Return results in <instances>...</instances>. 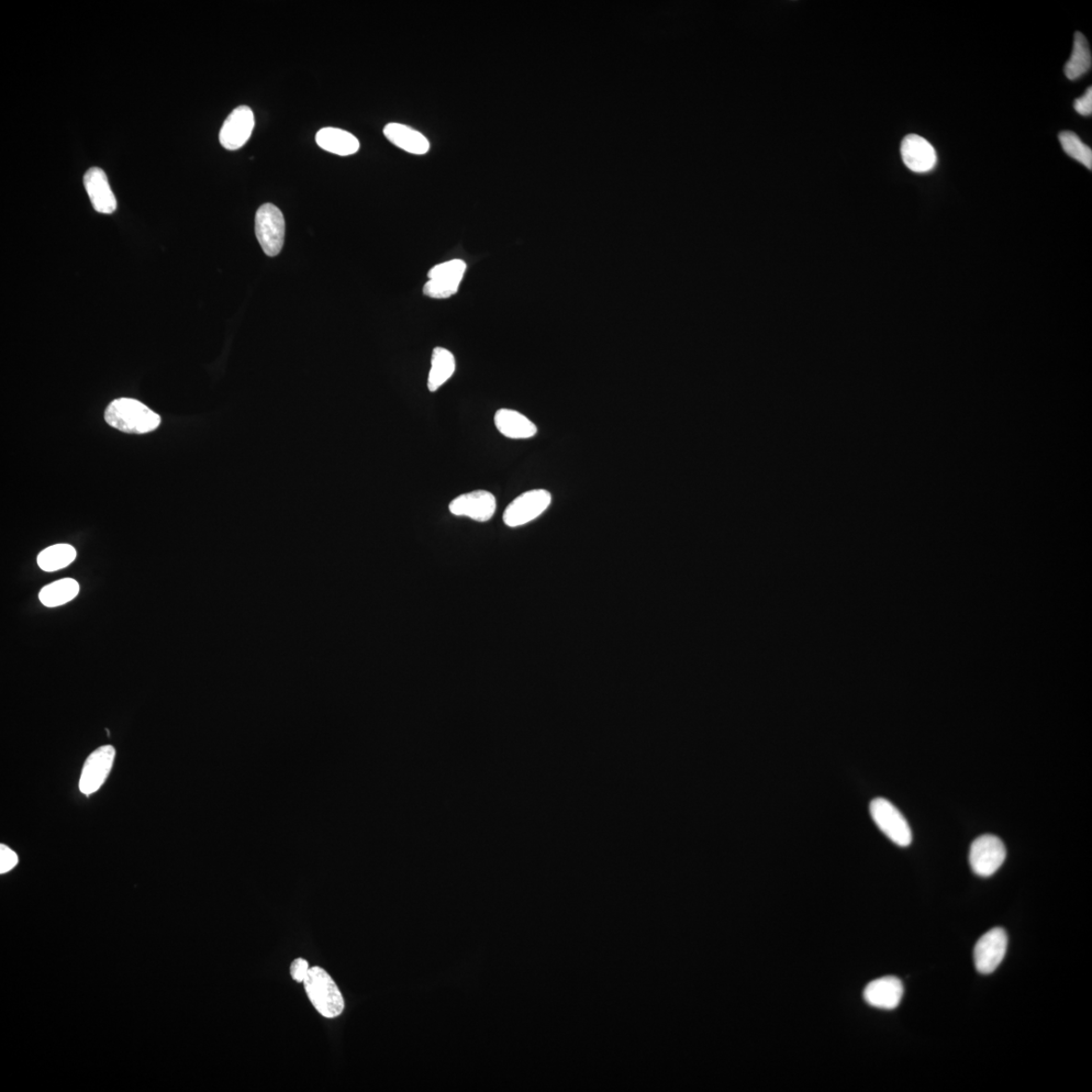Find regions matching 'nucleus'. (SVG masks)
<instances>
[{"label":"nucleus","mask_w":1092,"mask_h":1092,"mask_svg":"<svg viewBox=\"0 0 1092 1092\" xmlns=\"http://www.w3.org/2000/svg\"><path fill=\"white\" fill-rule=\"evenodd\" d=\"M105 420L110 427L129 434H146L158 429L161 417L140 400L120 398L106 409Z\"/></svg>","instance_id":"nucleus-1"},{"label":"nucleus","mask_w":1092,"mask_h":1092,"mask_svg":"<svg viewBox=\"0 0 1092 1092\" xmlns=\"http://www.w3.org/2000/svg\"><path fill=\"white\" fill-rule=\"evenodd\" d=\"M306 993L321 1016L337 1018L344 1010V998L337 984L324 969L315 966L309 969L304 980Z\"/></svg>","instance_id":"nucleus-2"},{"label":"nucleus","mask_w":1092,"mask_h":1092,"mask_svg":"<svg viewBox=\"0 0 1092 1092\" xmlns=\"http://www.w3.org/2000/svg\"><path fill=\"white\" fill-rule=\"evenodd\" d=\"M255 233L266 255L274 258L283 249L286 222L280 209L273 204L261 206L255 217Z\"/></svg>","instance_id":"nucleus-3"},{"label":"nucleus","mask_w":1092,"mask_h":1092,"mask_svg":"<svg viewBox=\"0 0 1092 1092\" xmlns=\"http://www.w3.org/2000/svg\"><path fill=\"white\" fill-rule=\"evenodd\" d=\"M870 815L876 826L895 844L906 848L912 842V832L907 819L885 798H875L870 804Z\"/></svg>","instance_id":"nucleus-4"},{"label":"nucleus","mask_w":1092,"mask_h":1092,"mask_svg":"<svg viewBox=\"0 0 1092 1092\" xmlns=\"http://www.w3.org/2000/svg\"><path fill=\"white\" fill-rule=\"evenodd\" d=\"M1007 857L1004 842L997 835H980L971 844L969 862L973 872L980 877H990L997 872Z\"/></svg>","instance_id":"nucleus-5"},{"label":"nucleus","mask_w":1092,"mask_h":1092,"mask_svg":"<svg viewBox=\"0 0 1092 1092\" xmlns=\"http://www.w3.org/2000/svg\"><path fill=\"white\" fill-rule=\"evenodd\" d=\"M552 504V494L546 489H531L508 505L503 520L509 527H518L540 517Z\"/></svg>","instance_id":"nucleus-6"},{"label":"nucleus","mask_w":1092,"mask_h":1092,"mask_svg":"<svg viewBox=\"0 0 1092 1092\" xmlns=\"http://www.w3.org/2000/svg\"><path fill=\"white\" fill-rule=\"evenodd\" d=\"M466 264L463 260H453L434 266L428 273L429 281L423 293L432 298H448L459 291Z\"/></svg>","instance_id":"nucleus-7"},{"label":"nucleus","mask_w":1092,"mask_h":1092,"mask_svg":"<svg viewBox=\"0 0 1092 1092\" xmlns=\"http://www.w3.org/2000/svg\"><path fill=\"white\" fill-rule=\"evenodd\" d=\"M116 750L113 745H103L88 756L81 776L80 789L86 796L104 785L113 768Z\"/></svg>","instance_id":"nucleus-8"},{"label":"nucleus","mask_w":1092,"mask_h":1092,"mask_svg":"<svg viewBox=\"0 0 1092 1092\" xmlns=\"http://www.w3.org/2000/svg\"><path fill=\"white\" fill-rule=\"evenodd\" d=\"M1008 934L1004 929L995 928L980 938L974 948L977 971L990 974L997 971L1007 954Z\"/></svg>","instance_id":"nucleus-9"},{"label":"nucleus","mask_w":1092,"mask_h":1092,"mask_svg":"<svg viewBox=\"0 0 1092 1092\" xmlns=\"http://www.w3.org/2000/svg\"><path fill=\"white\" fill-rule=\"evenodd\" d=\"M255 126L252 109L247 106H240L234 109L222 124L219 140L222 147L227 150H238L251 137Z\"/></svg>","instance_id":"nucleus-10"},{"label":"nucleus","mask_w":1092,"mask_h":1092,"mask_svg":"<svg viewBox=\"0 0 1092 1092\" xmlns=\"http://www.w3.org/2000/svg\"><path fill=\"white\" fill-rule=\"evenodd\" d=\"M497 501L492 493L478 489L455 498L450 504L451 514L469 517L477 522H487L495 514Z\"/></svg>","instance_id":"nucleus-11"},{"label":"nucleus","mask_w":1092,"mask_h":1092,"mask_svg":"<svg viewBox=\"0 0 1092 1092\" xmlns=\"http://www.w3.org/2000/svg\"><path fill=\"white\" fill-rule=\"evenodd\" d=\"M901 156L908 169L917 173H926L937 164V153L926 139L910 133L901 143Z\"/></svg>","instance_id":"nucleus-12"},{"label":"nucleus","mask_w":1092,"mask_h":1092,"mask_svg":"<svg viewBox=\"0 0 1092 1092\" xmlns=\"http://www.w3.org/2000/svg\"><path fill=\"white\" fill-rule=\"evenodd\" d=\"M83 184L89 199L97 213L110 215L117 210V198L111 191L106 172L99 167H92L83 177Z\"/></svg>","instance_id":"nucleus-13"},{"label":"nucleus","mask_w":1092,"mask_h":1092,"mask_svg":"<svg viewBox=\"0 0 1092 1092\" xmlns=\"http://www.w3.org/2000/svg\"><path fill=\"white\" fill-rule=\"evenodd\" d=\"M904 997V985L895 976L873 980L864 990L867 1004L882 1009H896Z\"/></svg>","instance_id":"nucleus-14"},{"label":"nucleus","mask_w":1092,"mask_h":1092,"mask_svg":"<svg viewBox=\"0 0 1092 1092\" xmlns=\"http://www.w3.org/2000/svg\"><path fill=\"white\" fill-rule=\"evenodd\" d=\"M495 425L501 434L511 439H528L536 437L538 433L537 425L515 410H498L495 414Z\"/></svg>","instance_id":"nucleus-15"},{"label":"nucleus","mask_w":1092,"mask_h":1092,"mask_svg":"<svg viewBox=\"0 0 1092 1092\" xmlns=\"http://www.w3.org/2000/svg\"><path fill=\"white\" fill-rule=\"evenodd\" d=\"M384 133L389 142L408 153L423 155L430 149V143L426 137L406 125L391 122L385 127Z\"/></svg>","instance_id":"nucleus-16"},{"label":"nucleus","mask_w":1092,"mask_h":1092,"mask_svg":"<svg viewBox=\"0 0 1092 1092\" xmlns=\"http://www.w3.org/2000/svg\"><path fill=\"white\" fill-rule=\"evenodd\" d=\"M318 146L339 156H349L360 150L358 138L351 133L337 128L321 129L316 135Z\"/></svg>","instance_id":"nucleus-17"},{"label":"nucleus","mask_w":1092,"mask_h":1092,"mask_svg":"<svg viewBox=\"0 0 1092 1092\" xmlns=\"http://www.w3.org/2000/svg\"><path fill=\"white\" fill-rule=\"evenodd\" d=\"M78 594L80 584L73 578H66L44 586L40 590L39 599L44 606L53 608L69 603Z\"/></svg>","instance_id":"nucleus-18"},{"label":"nucleus","mask_w":1092,"mask_h":1092,"mask_svg":"<svg viewBox=\"0 0 1092 1092\" xmlns=\"http://www.w3.org/2000/svg\"><path fill=\"white\" fill-rule=\"evenodd\" d=\"M454 371V355L443 348L434 349L431 359V370L428 376L429 391L437 392L442 385L450 380Z\"/></svg>","instance_id":"nucleus-19"},{"label":"nucleus","mask_w":1092,"mask_h":1092,"mask_svg":"<svg viewBox=\"0 0 1092 1092\" xmlns=\"http://www.w3.org/2000/svg\"><path fill=\"white\" fill-rule=\"evenodd\" d=\"M1091 69V52L1088 42L1083 32H1076L1071 59L1065 65V74L1068 80L1075 81L1086 74Z\"/></svg>","instance_id":"nucleus-20"},{"label":"nucleus","mask_w":1092,"mask_h":1092,"mask_svg":"<svg viewBox=\"0 0 1092 1092\" xmlns=\"http://www.w3.org/2000/svg\"><path fill=\"white\" fill-rule=\"evenodd\" d=\"M76 550L70 544L61 543L49 546L38 555V565L44 572H56L71 565L76 559Z\"/></svg>","instance_id":"nucleus-21"},{"label":"nucleus","mask_w":1092,"mask_h":1092,"mask_svg":"<svg viewBox=\"0 0 1092 1092\" xmlns=\"http://www.w3.org/2000/svg\"><path fill=\"white\" fill-rule=\"evenodd\" d=\"M1060 140L1063 150L1073 159L1092 169V151L1073 132H1062Z\"/></svg>","instance_id":"nucleus-22"},{"label":"nucleus","mask_w":1092,"mask_h":1092,"mask_svg":"<svg viewBox=\"0 0 1092 1092\" xmlns=\"http://www.w3.org/2000/svg\"><path fill=\"white\" fill-rule=\"evenodd\" d=\"M19 863L18 855L7 845L0 844V873L5 874L13 870Z\"/></svg>","instance_id":"nucleus-23"},{"label":"nucleus","mask_w":1092,"mask_h":1092,"mask_svg":"<svg viewBox=\"0 0 1092 1092\" xmlns=\"http://www.w3.org/2000/svg\"><path fill=\"white\" fill-rule=\"evenodd\" d=\"M1074 108L1078 114L1090 117L1092 114V88L1089 87L1083 97L1077 98Z\"/></svg>","instance_id":"nucleus-24"},{"label":"nucleus","mask_w":1092,"mask_h":1092,"mask_svg":"<svg viewBox=\"0 0 1092 1092\" xmlns=\"http://www.w3.org/2000/svg\"><path fill=\"white\" fill-rule=\"evenodd\" d=\"M309 964L303 958H298L291 965V975L297 983H304L309 971Z\"/></svg>","instance_id":"nucleus-25"}]
</instances>
